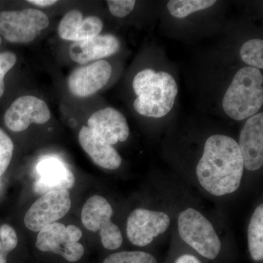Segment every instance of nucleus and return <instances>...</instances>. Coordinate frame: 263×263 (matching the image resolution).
I'll return each mask as SVG.
<instances>
[{
  "label": "nucleus",
  "mask_w": 263,
  "mask_h": 263,
  "mask_svg": "<svg viewBox=\"0 0 263 263\" xmlns=\"http://www.w3.org/2000/svg\"><path fill=\"white\" fill-rule=\"evenodd\" d=\"M243 170L241 152L233 138L223 135L208 138L196 168L204 190L214 196L235 193L241 183Z\"/></svg>",
  "instance_id": "obj_1"
},
{
  "label": "nucleus",
  "mask_w": 263,
  "mask_h": 263,
  "mask_svg": "<svg viewBox=\"0 0 263 263\" xmlns=\"http://www.w3.org/2000/svg\"><path fill=\"white\" fill-rule=\"evenodd\" d=\"M133 88L137 98L134 108L147 117L162 118L171 111L177 97V83L168 72L146 68L136 74Z\"/></svg>",
  "instance_id": "obj_2"
},
{
  "label": "nucleus",
  "mask_w": 263,
  "mask_h": 263,
  "mask_svg": "<svg viewBox=\"0 0 263 263\" xmlns=\"http://www.w3.org/2000/svg\"><path fill=\"white\" fill-rule=\"evenodd\" d=\"M262 105V72L249 66L240 69L223 98L224 111L234 120H245L257 114Z\"/></svg>",
  "instance_id": "obj_3"
},
{
  "label": "nucleus",
  "mask_w": 263,
  "mask_h": 263,
  "mask_svg": "<svg viewBox=\"0 0 263 263\" xmlns=\"http://www.w3.org/2000/svg\"><path fill=\"white\" fill-rule=\"evenodd\" d=\"M178 230L181 239L209 259H215L221 251V241L212 223L201 213L189 208L179 214Z\"/></svg>",
  "instance_id": "obj_4"
},
{
  "label": "nucleus",
  "mask_w": 263,
  "mask_h": 263,
  "mask_svg": "<svg viewBox=\"0 0 263 263\" xmlns=\"http://www.w3.org/2000/svg\"><path fill=\"white\" fill-rule=\"evenodd\" d=\"M49 20L46 13L37 9L8 10L0 13V36L13 43H28L38 32L47 28Z\"/></svg>",
  "instance_id": "obj_5"
},
{
  "label": "nucleus",
  "mask_w": 263,
  "mask_h": 263,
  "mask_svg": "<svg viewBox=\"0 0 263 263\" xmlns=\"http://www.w3.org/2000/svg\"><path fill=\"white\" fill-rule=\"evenodd\" d=\"M113 209L106 199L100 195L89 197L81 212V221L91 232H100L102 243L105 249L115 250L122 245V232L111 221Z\"/></svg>",
  "instance_id": "obj_6"
},
{
  "label": "nucleus",
  "mask_w": 263,
  "mask_h": 263,
  "mask_svg": "<svg viewBox=\"0 0 263 263\" xmlns=\"http://www.w3.org/2000/svg\"><path fill=\"white\" fill-rule=\"evenodd\" d=\"M81 237L82 232L77 227L55 222L40 230L35 246L41 252H53L75 262L84 254V247L79 242Z\"/></svg>",
  "instance_id": "obj_7"
},
{
  "label": "nucleus",
  "mask_w": 263,
  "mask_h": 263,
  "mask_svg": "<svg viewBox=\"0 0 263 263\" xmlns=\"http://www.w3.org/2000/svg\"><path fill=\"white\" fill-rule=\"evenodd\" d=\"M71 204L68 190H56L43 194L26 213L24 224L27 229L39 232L64 217L70 211Z\"/></svg>",
  "instance_id": "obj_8"
},
{
  "label": "nucleus",
  "mask_w": 263,
  "mask_h": 263,
  "mask_svg": "<svg viewBox=\"0 0 263 263\" xmlns=\"http://www.w3.org/2000/svg\"><path fill=\"white\" fill-rule=\"evenodd\" d=\"M171 223L166 213L138 209L129 214L127 222L128 239L138 247L150 245L155 238L163 234Z\"/></svg>",
  "instance_id": "obj_9"
},
{
  "label": "nucleus",
  "mask_w": 263,
  "mask_h": 263,
  "mask_svg": "<svg viewBox=\"0 0 263 263\" xmlns=\"http://www.w3.org/2000/svg\"><path fill=\"white\" fill-rule=\"evenodd\" d=\"M51 112L46 102L37 97L27 95L18 98L5 112L4 122L10 130H26L34 123L44 124L49 121Z\"/></svg>",
  "instance_id": "obj_10"
},
{
  "label": "nucleus",
  "mask_w": 263,
  "mask_h": 263,
  "mask_svg": "<svg viewBox=\"0 0 263 263\" xmlns=\"http://www.w3.org/2000/svg\"><path fill=\"white\" fill-rule=\"evenodd\" d=\"M111 74V65L105 60H99L74 69L67 78V87L74 96L87 98L103 88Z\"/></svg>",
  "instance_id": "obj_11"
},
{
  "label": "nucleus",
  "mask_w": 263,
  "mask_h": 263,
  "mask_svg": "<svg viewBox=\"0 0 263 263\" xmlns=\"http://www.w3.org/2000/svg\"><path fill=\"white\" fill-rule=\"evenodd\" d=\"M88 127L97 136L108 144L127 141L129 128L126 118L121 112L113 108L99 110L90 117Z\"/></svg>",
  "instance_id": "obj_12"
},
{
  "label": "nucleus",
  "mask_w": 263,
  "mask_h": 263,
  "mask_svg": "<svg viewBox=\"0 0 263 263\" xmlns=\"http://www.w3.org/2000/svg\"><path fill=\"white\" fill-rule=\"evenodd\" d=\"M245 167L250 171L263 165V114L249 118L240 132L239 143Z\"/></svg>",
  "instance_id": "obj_13"
},
{
  "label": "nucleus",
  "mask_w": 263,
  "mask_h": 263,
  "mask_svg": "<svg viewBox=\"0 0 263 263\" xmlns=\"http://www.w3.org/2000/svg\"><path fill=\"white\" fill-rule=\"evenodd\" d=\"M38 178L34 192L43 195L56 190H68L74 186L76 179L70 167L57 158L46 159L37 166Z\"/></svg>",
  "instance_id": "obj_14"
},
{
  "label": "nucleus",
  "mask_w": 263,
  "mask_h": 263,
  "mask_svg": "<svg viewBox=\"0 0 263 263\" xmlns=\"http://www.w3.org/2000/svg\"><path fill=\"white\" fill-rule=\"evenodd\" d=\"M120 49V42L112 34H104L72 43L69 48L70 58L74 62L85 65L105 57L115 54Z\"/></svg>",
  "instance_id": "obj_15"
},
{
  "label": "nucleus",
  "mask_w": 263,
  "mask_h": 263,
  "mask_svg": "<svg viewBox=\"0 0 263 263\" xmlns=\"http://www.w3.org/2000/svg\"><path fill=\"white\" fill-rule=\"evenodd\" d=\"M103 28V21L95 15L84 18L79 10L67 12L59 24L58 34L60 38L73 42L96 37Z\"/></svg>",
  "instance_id": "obj_16"
},
{
  "label": "nucleus",
  "mask_w": 263,
  "mask_h": 263,
  "mask_svg": "<svg viewBox=\"0 0 263 263\" xmlns=\"http://www.w3.org/2000/svg\"><path fill=\"white\" fill-rule=\"evenodd\" d=\"M79 141L84 152L97 165L108 170H117L122 164V158L111 145L105 143L88 127L81 128Z\"/></svg>",
  "instance_id": "obj_17"
},
{
  "label": "nucleus",
  "mask_w": 263,
  "mask_h": 263,
  "mask_svg": "<svg viewBox=\"0 0 263 263\" xmlns=\"http://www.w3.org/2000/svg\"><path fill=\"white\" fill-rule=\"evenodd\" d=\"M249 252L255 261L263 259V205L254 211L248 228Z\"/></svg>",
  "instance_id": "obj_18"
},
{
  "label": "nucleus",
  "mask_w": 263,
  "mask_h": 263,
  "mask_svg": "<svg viewBox=\"0 0 263 263\" xmlns=\"http://www.w3.org/2000/svg\"><path fill=\"white\" fill-rule=\"evenodd\" d=\"M215 3L214 0H171L167 7L172 16L183 18L195 12L207 9Z\"/></svg>",
  "instance_id": "obj_19"
},
{
  "label": "nucleus",
  "mask_w": 263,
  "mask_h": 263,
  "mask_svg": "<svg viewBox=\"0 0 263 263\" xmlns=\"http://www.w3.org/2000/svg\"><path fill=\"white\" fill-rule=\"evenodd\" d=\"M240 57L249 67L263 68V41L261 39H252L240 48Z\"/></svg>",
  "instance_id": "obj_20"
},
{
  "label": "nucleus",
  "mask_w": 263,
  "mask_h": 263,
  "mask_svg": "<svg viewBox=\"0 0 263 263\" xmlns=\"http://www.w3.org/2000/svg\"><path fill=\"white\" fill-rule=\"evenodd\" d=\"M103 263H157L152 254L139 251L121 252L110 254Z\"/></svg>",
  "instance_id": "obj_21"
},
{
  "label": "nucleus",
  "mask_w": 263,
  "mask_h": 263,
  "mask_svg": "<svg viewBox=\"0 0 263 263\" xmlns=\"http://www.w3.org/2000/svg\"><path fill=\"white\" fill-rule=\"evenodd\" d=\"M13 149L14 145L11 138L4 130L0 129V176L4 174L9 166Z\"/></svg>",
  "instance_id": "obj_22"
},
{
  "label": "nucleus",
  "mask_w": 263,
  "mask_h": 263,
  "mask_svg": "<svg viewBox=\"0 0 263 263\" xmlns=\"http://www.w3.org/2000/svg\"><path fill=\"white\" fill-rule=\"evenodd\" d=\"M17 57L11 51H4L0 53V98L4 94L5 85V76L15 65Z\"/></svg>",
  "instance_id": "obj_23"
},
{
  "label": "nucleus",
  "mask_w": 263,
  "mask_h": 263,
  "mask_svg": "<svg viewBox=\"0 0 263 263\" xmlns=\"http://www.w3.org/2000/svg\"><path fill=\"white\" fill-rule=\"evenodd\" d=\"M107 3L112 15L118 18H123L133 11L136 2L134 0H109Z\"/></svg>",
  "instance_id": "obj_24"
},
{
  "label": "nucleus",
  "mask_w": 263,
  "mask_h": 263,
  "mask_svg": "<svg viewBox=\"0 0 263 263\" xmlns=\"http://www.w3.org/2000/svg\"><path fill=\"white\" fill-rule=\"evenodd\" d=\"M0 241L9 253L18 245V237L15 230L8 224L0 226Z\"/></svg>",
  "instance_id": "obj_25"
},
{
  "label": "nucleus",
  "mask_w": 263,
  "mask_h": 263,
  "mask_svg": "<svg viewBox=\"0 0 263 263\" xmlns=\"http://www.w3.org/2000/svg\"><path fill=\"white\" fill-rule=\"evenodd\" d=\"M175 263H202L200 259L197 258L196 257L190 254H183L177 259Z\"/></svg>",
  "instance_id": "obj_26"
},
{
  "label": "nucleus",
  "mask_w": 263,
  "mask_h": 263,
  "mask_svg": "<svg viewBox=\"0 0 263 263\" xmlns=\"http://www.w3.org/2000/svg\"><path fill=\"white\" fill-rule=\"evenodd\" d=\"M27 2L31 3V4L37 5L40 7L51 6V5L56 4L57 3V1H55V0H29Z\"/></svg>",
  "instance_id": "obj_27"
},
{
  "label": "nucleus",
  "mask_w": 263,
  "mask_h": 263,
  "mask_svg": "<svg viewBox=\"0 0 263 263\" xmlns=\"http://www.w3.org/2000/svg\"><path fill=\"white\" fill-rule=\"evenodd\" d=\"M8 252L5 250L4 247L0 241V263H7V257H8Z\"/></svg>",
  "instance_id": "obj_28"
},
{
  "label": "nucleus",
  "mask_w": 263,
  "mask_h": 263,
  "mask_svg": "<svg viewBox=\"0 0 263 263\" xmlns=\"http://www.w3.org/2000/svg\"><path fill=\"white\" fill-rule=\"evenodd\" d=\"M2 44V37L1 36H0V46H1Z\"/></svg>",
  "instance_id": "obj_29"
}]
</instances>
